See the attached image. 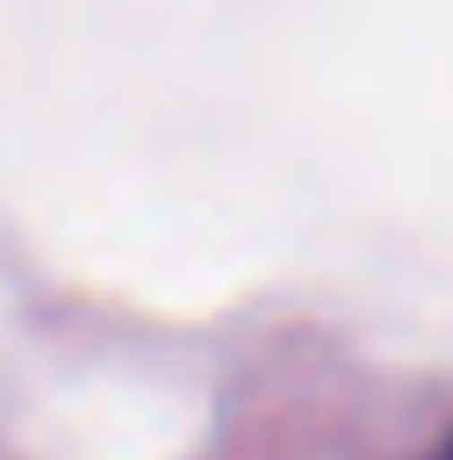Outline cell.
I'll use <instances>...</instances> for the list:
<instances>
[{
    "instance_id": "1",
    "label": "cell",
    "mask_w": 453,
    "mask_h": 460,
    "mask_svg": "<svg viewBox=\"0 0 453 460\" xmlns=\"http://www.w3.org/2000/svg\"><path fill=\"white\" fill-rule=\"evenodd\" d=\"M433 460H453V434H447V440H440V454H433Z\"/></svg>"
}]
</instances>
